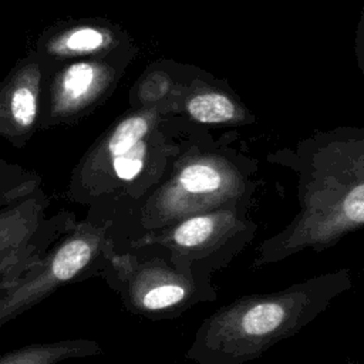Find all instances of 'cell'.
<instances>
[{
    "label": "cell",
    "instance_id": "obj_1",
    "mask_svg": "<svg viewBox=\"0 0 364 364\" xmlns=\"http://www.w3.org/2000/svg\"><path fill=\"white\" fill-rule=\"evenodd\" d=\"M353 286L340 267L280 290L235 299L202 320L185 358L195 364H246L309 326Z\"/></svg>",
    "mask_w": 364,
    "mask_h": 364
},
{
    "label": "cell",
    "instance_id": "obj_2",
    "mask_svg": "<svg viewBox=\"0 0 364 364\" xmlns=\"http://www.w3.org/2000/svg\"><path fill=\"white\" fill-rule=\"evenodd\" d=\"M297 212L264 239L252 267L262 269L300 252H321L364 228V154L314 155L297 166Z\"/></svg>",
    "mask_w": 364,
    "mask_h": 364
},
{
    "label": "cell",
    "instance_id": "obj_3",
    "mask_svg": "<svg viewBox=\"0 0 364 364\" xmlns=\"http://www.w3.org/2000/svg\"><path fill=\"white\" fill-rule=\"evenodd\" d=\"M257 185L245 168L220 156L183 158L151 199V222L166 228L188 216L225 206H250Z\"/></svg>",
    "mask_w": 364,
    "mask_h": 364
},
{
    "label": "cell",
    "instance_id": "obj_4",
    "mask_svg": "<svg viewBox=\"0 0 364 364\" xmlns=\"http://www.w3.org/2000/svg\"><path fill=\"white\" fill-rule=\"evenodd\" d=\"M249 208L230 205L188 216L162 228L156 242L172 257L213 274L255 239L257 225L249 218Z\"/></svg>",
    "mask_w": 364,
    "mask_h": 364
},
{
    "label": "cell",
    "instance_id": "obj_5",
    "mask_svg": "<svg viewBox=\"0 0 364 364\" xmlns=\"http://www.w3.org/2000/svg\"><path fill=\"white\" fill-rule=\"evenodd\" d=\"M92 249L87 240L75 239L67 245H64L55 255L50 270L46 274V283L53 284L58 282H65L77 274L91 259ZM44 290L43 280H36L26 287H21L10 300H7L0 307V314H6L13 309L23 306V303L37 293Z\"/></svg>",
    "mask_w": 364,
    "mask_h": 364
},
{
    "label": "cell",
    "instance_id": "obj_6",
    "mask_svg": "<svg viewBox=\"0 0 364 364\" xmlns=\"http://www.w3.org/2000/svg\"><path fill=\"white\" fill-rule=\"evenodd\" d=\"M100 87V70L91 63L67 67L58 81L57 101L64 108H75L91 100Z\"/></svg>",
    "mask_w": 364,
    "mask_h": 364
},
{
    "label": "cell",
    "instance_id": "obj_7",
    "mask_svg": "<svg viewBox=\"0 0 364 364\" xmlns=\"http://www.w3.org/2000/svg\"><path fill=\"white\" fill-rule=\"evenodd\" d=\"M188 112L199 122L216 124L235 117L233 102L222 94H200L188 102Z\"/></svg>",
    "mask_w": 364,
    "mask_h": 364
},
{
    "label": "cell",
    "instance_id": "obj_8",
    "mask_svg": "<svg viewBox=\"0 0 364 364\" xmlns=\"http://www.w3.org/2000/svg\"><path fill=\"white\" fill-rule=\"evenodd\" d=\"M105 43L104 34L94 27H78L64 34L57 41V51L67 55L90 54L100 50Z\"/></svg>",
    "mask_w": 364,
    "mask_h": 364
},
{
    "label": "cell",
    "instance_id": "obj_9",
    "mask_svg": "<svg viewBox=\"0 0 364 364\" xmlns=\"http://www.w3.org/2000/svg\"><path fill=\"white\" fill-rule=\"evenodd\" d=\"M148 121L141 115H134L119 122L108 141V151L111 158L127 152L131 146L144 139L148 134Z\"/></svg>",
    "mask_w": 364,
    "mask_h": 364
},
{
    "label": "cell",
    "instance_id": "obj_10",
    "mask_svg": "<svg viewBox=\"0 0 364 364\" xmlns=\"http://www.w3.org/2000/svg\"><path fill=\"white\" fill-rule=\"evenodd\" d=\"M78 344L63 343L54 346H37L24 350H18L7 357L0 358V364H53L71 353L73 348H77Z\"/></svg>",
    "mask_w": 364,
    "mask_h": 364
},
{
    "label": "cell",
    "instance_id": "obj_11",
    "mask_svg": "<svg viewBox=\"0 0 364 364\" xmlns=\"http://www.w3.org/2000/svg\"><path fill=\"white\" fill-rule=\"evenodd\" d=\"M146 144L144 139L131 146L127 152L112 156V168L118 179L132 181L138 178L145 166Z\"/></svg>",
    "mask_w": 364,
    "mask_h": 364
},
{
    "label": "cell",
    "instance_id": "obj_12",
    "mask_svg": "<svg viewBox=\"0 0 364 364\" xmlns=\"http://www.w3.org/2000/svg\"><path fill=\"white\" fill-rule=\"evenodd\" d=\"M10 111L16 124L30 127L37 114L36 91L28 85H18L10 97Z\"/></svg>",
    "mask_w": 364,
    "mask_h": 364
}]
</instances>
